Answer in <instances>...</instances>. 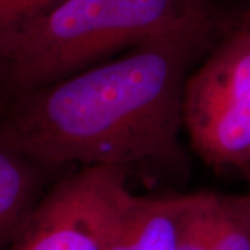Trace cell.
<instances>
[{
  "instance_id": "277c9868",
  "label": "cell",
  "mask_w": 250,
  "mask_h": 250,
  "mask_svg": "<svg viewBox=\"0 0 250 250\" xmlns=\"http://www.w3.org/2000/svg\"><path fill=\"white\" fill-rule=\"evenodd\" d=\"M131 174L111 167L64 172L47 189L9 250H104Z\"/></svg>"
},
{
  "instance_id": "9c48e42d",
  "label": "cell",
  "mask_w": 250,
  "mask_h": 250,
  "mask_svg": "<svg viewBox=\"0 0 250 250\" xmlns=\"http://www.w3.org/2000/svg\"><path fill=\"white\" fill-rule=\"evenodd\" d=\"M242 175H243V178L246 181V184H248V190H246V193L249 195L250 197V167L248 168H245V170H242Z\"/></svg>"
},
{
  "instance_id": "7a4b0ae2",
  "label": "cell",
  "mask_w": 250,
  "mask_h": 250,
  "mask_svg": "<svg viewBox=\"0 0 250 250\" xmlns=\"http://www.w3.org/2000/svg\"><path fill=\"white\" fill-rule=\"evenodd\" d=\"M210 17L208 0H64L0 52L3 102Z\"/></svg>"
},
{
  "instance_id": "ba28073f",
  "label": "cell",
  "mask_w": 250,
  "mask_h": 250,
  "mask_svg": "<svg viewBox=\"0 0 250 250\" xmlns=\"http://www.w3.org/2000/svg\"><path fill=\"white\" fill-rule=\"evenodd\" d=\"M64 0H0V52L10 41Z\"/></svg>"
},
{
  "instance_id": "5b68a950",
  "label": "cell",
  "mask_w": 250,
  "mask_h": 250,
  "mask_svg": "<svg viewBox=\"0 0 250 250\" xmlns=\"http://www.w3.org/2000/svg\"><path fill=\"white\" fill-rule=\"evenodd\" d=\"M200 192L136 195L121 203L104 250H179Z\"/></svg>"
},
{
  "instance_id": "52a82bcc",
  "label": "cell",
  "mask_w": 250,
  "mask_h": 250,
  "mask_svg": "<svg viewBox=\"0 0 250 250\" xmlns=\"http://www.w3.org/2000/svg\"><path fill=\"white\" fill-rule=\"evenodd\" d=\"M179 250H250V197L202 190Z\"/></svg>"
},
{
  "instance_id": "8992f818",
  "label": "cell",
  "mask_w": 250,
  "mask_h": 250,
  "mask_svg": "<svg viewBox=\"0 0 250 250\" xmlns=\"http://www.w3.org/2000/svg\"><path fill=\"white\" fill-rule=\"evenodd\" d=\"M60 175L39 164L0 132V250H9Z\"/></svg>"
},
{
  "instance_id": "3957f363",
  "label": "cell",
  "mask_w": 250,
  "mask_h": 250,
  "mask_svg": "<svg viewBox=\"0 0 250 250\" xmlns=\"http://www.w3.org/2000/svg\"><path fill=\"white\" fill-rule=\"evenodd\" d=\"M184 132L211 168L250 167V14L188 75Z\"/></svg>"
},
{
  "instance_id": "6da1fadb",
  "label": "cell",
  "mask_w": 250,
  "mask_h": 250,
  "mask_svg": "<svg viewBox=\"0 0 250 250\" xmlns=\"http://www.w3.org/2000/svg\"><path fill=\"white\" fill-rule=\"evenodd\" d=\"M217 17L150 38L114 59L3 102L0 132L49 170L83 167L187 177L184 88Z\"/></svg>"
},
{
  "instance_id": "30bf717a",
  "label": "cell",
  "mask_w": 250,
  "mask_h": 250,
  "mask_svg": "<svg viewBox=\"0 0 250 250\" xmlns=\"http://www.w3.org/2000/svg\"><path fill=\"white\" fill-rule=\"evenodd\" d=\"M1 104H3V98H1V92H0V107H1Z\"/></svg>"
}]
</instances>
